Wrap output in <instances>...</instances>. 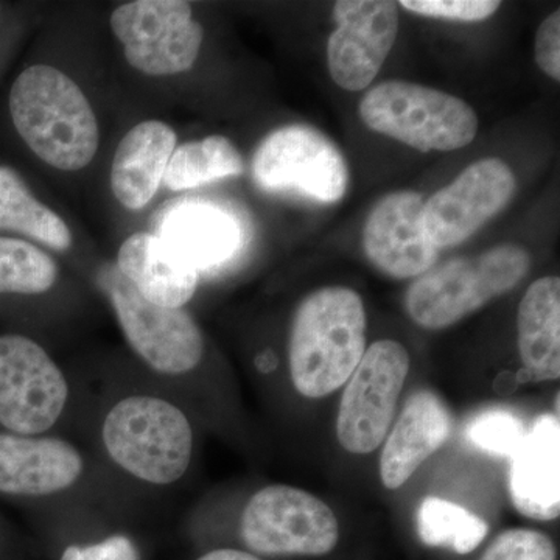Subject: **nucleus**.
<instances>
[{
    "label": "nucleus",
    "mask_w": 560,
    "mask_h": 560,
    "mask_svg": "<svg viewBox=\"0 0 560 560\" xmlns=\"http://www.w3.org/2000/svg\"><path fill=\"white\" fill-rule=\"evenodd\" d=\"M14 130L44 164L62 172L88 167L101 145V128L79 84L60 69L33 65L9 94Z\"/></svg>",
    "instance_id": "f257e3e1"
},
{
    "label": "nucleus",
    "mask_w": 560,
    "mask_h": 560,
    "mask_svg": "<svg viewBox=\"0 0 560 560\" xmlns=\"http://www.w3.org/2000/svg\"><path fill=\"white\" fill-rule=\"evenodd\" d=\"M366 311L357 291L326 287L301 302L291 323L290 378L307 399L346 385L366 352Z\"/></svg>",
    "instance_id": "f03ea898"
},
{
    "label": "nucleus",
    "mask_w": 560,
    "mask_h": 560,
    "mask_svg": "<svg viewBox=\"0 0 560 560\" xmlns=\"http://www.w3.org/2000/svg\"><path fill=\"white\" fill-rule=\"evenodd\" d=\"M102 441L109 458L140 481L168 486L189 470L194 430L186 412L156 396H128L105 416Z\"/></svg>",
    "instance_id": "7ed1b4c3"
},
{
    "label": "nucleus",
    "mask_w": 560,
    "mask_h": 560,
    "mask_svg": "<svg viewBox=\"0 0 560 560\" xmlns=\"http://www.w3.org/2000/svg\"><path fill=\"white\" fill-rule=\"evenodd\" d=\"M529 268V254L515 245L452 259L411 283L405 308L423 329H447L514 289Z\"/></svg>",
    "instance_id": "20e7f679"
},
{
    "label": "nucleus",
    "mask_w": 560,
    "mask_h": 560,
    "mask_svg": "<svg viewBox=\"0 0 560 560\" xmlns=\"http://www.w3.org/2000/svg\"><path fill=\"white\" fill-rule=\"evenodd\" d=\"M360 117L372 131L411 149L455 151L469 145L478 117L466 102L410 81H385L360 102Z\"/></svg>",
    "instance_id": "39448f33"
},
{
    "label": "nucleus",
    "mask_w": 560,
    "mask_h": 560,
    "mask_svg": "<svg viewBox=\"0 0 560 560\" xmlns=\"http://www.w3.org/2000/svg\"><path fill=\"white\" fill-rule=\"evenodd\" d=\"M246 547L265 556H326L340 541V523L329 504L287 485L257 490L241 518Z\"/></svg>",
    "instance_id": "423d86ee"
},
{
    "label": "nucleus",
    "mask_w": 560,
    "mask_h": 560,
    "mask_svg": "<svg viewBox=\"0 0 560 560\" xmlns=\"http://www.w3.org/2000/svg\"><path fill=\"white\" fill-rule=\"evenodd\" d=\"M410 364L399 341L381 340L366 348L338 408L337 438L346 452L370 455L381 447L396 419Z\"/></svg>",
    "instance_id": "0eeeda50"
},
{
    "label": "nucleus",
    "mask_w": 560,
    "mask_h": 560,
    "mask_svg": "<svg viewBox=\"0 0 560 560\" xmlns=\"http://www.w3.org/2000/svg\"><path fill=\"white\" fill-rule=\"evenodd\" d=\"M110 31L128 65L150 77L187 72L198 60L205 31L183 0H136L110 14Z\"/></svg>",
    "instance_id": "6e6552de"
},
{
    "label": "nucleus",
    "mask_w": 560,
    "mask_h": 560,
    "mask_svg": "<svg viewBox=\"0 0 560 560\" xmlns=\"http://www.w3.org/2000/svg\"><path fill=\"white\" fill-rule=\"evenodd\" d=\"M253 176L267 191H294L330 205L348 189L345 156L323 132L291 125L271 132L253 158Z\"/></svg>",
    "instance_id": "1a4fd4ad"
},
{
    "label": "nucleus",
    "mask_w": 560,
    "mask_h": 560,
    "mask_svg": "<svg viewBox=\"0 0 560 560\" xmlns=\"http://www.w3.org/2000/svg\"><path fill=\"white\" fill-rule=\"evenodd\" d=\"M68 399V381L43 346L0 335V423L7 430L39 436L61 418Z\"/></svg>",
    "instance_id": "9d476101"
},
{
    "label": "nucleus",
    "mask_w": 560,
    "mask_h": 560,
    "mask_svg": "<svg viewBox=\"0 0 560 560\" xmlns=\"http://www.w3.org/2000/svg\"><path fill=\"white\" fill-rule=\"evenodd\" d=\"M105 287L128 345L151 370L176 377L201 363L205 338L190 313L143 300L117 270L106 276Z\"/></svg>",
    "instance_id": "9b49d317"
},
{
    "label": "nucleus",
    "mask_w": 560,
    "mask_h": 560,
    "mask_svg": "<svg viewBox=\"0 0 560 560\" xmlns=\"http://www.w3.org/2000/svg\"><path fill=\"white\" fill-rule=\"evenodd\" d=\"M515 190L510 165L497 158L474 162L425 202L423 223L431 243L441 249L466 242L510 205Z\"/></svg>",
    "instance_id": "f8f14e48"
},
{
    "label": "nucleus",
    "mask_w": 560,
    "mask_h": 560,
    "mask_svg": "<svg viewBox=\"0 0 560 560\" xmlns=\"http://www.w3.org/2000/svg\"><path fill=\"white\" fill-rule=\"evenodd\" d=\"M337 28L327 43L331 79L359 92L378 75L399 32V7L388 0H340L334 5Z\"/></svg>",
    "instance_id": "ddd939ff"
},
{
    "label": "nucleus",
    "mask_w": 560,
    "mask_h": 560,
    "mask_svg": "<svg viewBox=\"0 0 560 560\" xmlns=\"http://www.w3.org/2000/svg\"><path fill=\"white\" fill-rule=\"evenodd\" d=\"M422 197L401 190L386 195L368 217L363 246L375 268L396 279H418L434 267L440 249L423 223Z\"/></svg>",
    "instance_id": "4468645a"
},
{
    "label": "nucleus",
    "mask_w": 560,
    "mask_h": 560,
    "mask_svg": "<svg viewBox=\"0 0 560 560\" xmlns=\"http://www.w3.org/2000/svg\"><path fill=\"white\" fill-rule=\"evenodd\" d=\"M83 469V456L68 441L0 433V492L51 495L72 488Z\"/></svg>",
    "instance_id": "2eb2a0df"
},
{
    "label": "nucleus",
    "mask_w": 560,
    "mask_h": 560,
    "mask_svg": "<svg viewBox=\"0 0 560 560\" xmlns=\"http://www.w3.org/2000/svg\"><path fill=\"white\" fill-rule=\"evenodd\" d=\"M452 431L444 401L422 389L412 393L383 441L381 480L388 490L400 489L423 463L440 451Z\"/></svg>",
    "instance_id": "dca6fc26"
},
{
    "label": "nucleus",
    "mask_w": 560,
    "mask_h": 560,
    "mask_svg": "<svg viewBox=\"0 0 560 560\" xmlns=\"http://www.w3.org/2000/svg\"><path fill=\"white\" fill-rule=\"evenodd\" d=\"M510 489L515 510L533 521L560 514V427L558 416L544 415L526 433L511 458Z\"/></svg>",
    "instance_id": "f3484780"
},
{
    "label": "nucleus",
    "mask_w": 560,
    "mask_h": 560,
    "mask_svg": "<svg viewBox=\"0 0 560 560\" xmlns=\"http://www.w3.org/2000/svg\"><path fill=\"white\" fill-rule=\"evenodd\" d=\"M117 271L143 300L167 308H183L200 282V271L161 235L150 232H136L121 243Z\"/></svg>",
    "instance_id": "a211bd4d"
},
{
    "label": "nucleus",
    "mask_w": 560,
    "mask_h": 560,
    "mask_svg": "<svg viewBox=\"0 0 560 560\" xmlns=\"http://www.w3.org/2000/svg\"><path fill=\"white\" fill-rule=\"evenodd\" d=\"M176 147V131L162 120L140 121L124 136L110 165V190L124 208L149 206Z\"/></svg>",
    "instance_id": "6ab92c4d"
},
{
    "label": "nucleus",
    "mask_w": 560,
    "mask_h": 560,
    "mask_svg": "<svg viewBox=\"0 0 560 560\" xmlns=\"http://www.w3.org/2000/svg\"><path fill=\"white\" fill-rule=\"evenodd\" d=\"M517 342L523 364L539 381L560 375V279L530 283L517 313Z\"/></svg>",
    "instance_id": "aec40b11"
},
{
    "label": "nucleus",
    "mask_w": 560,
    "mask_h": 560,
    "mask_svg": "<svg viewBox=\"0 0 560 560\" xmlns=\"http://www.w3.org/2000/svg\"><path fill=\"white\" fill-rule=\"evenodd\" d=\"M161 237L200 271L230 259L241 243V231L223 210L184 205L164 220Z\"/></svg>",
    "instance_id": "412c9836"
},
{
    "label": "nucleus",
    "mask_w": 560,
    "mask_h": 560,
    "mask_svg": "<svg viewBox=\"0 0 560 560\" xmlns=\"http://www.w3.org/2000/svg\"><path fill=\"white\" fill-rule=\"evenodd\" d=\"M0 231H14L57 250L72 246L66 221L36 200L13 168L0 165Z\"/></svg>",
    "instance_id": "4be33fe9"
},
{
    "label": "nucleus",
    "mask_w": 560,
    "mask_h": 560,
    "mask_svg": "<svg viewBox=\"0 0 560 560\" xmlns=\"http://www.w3.org/2000/svg\"><path fill=\"white\" fill-rule=\"evenodd\" d=\"M243 172L245 164L234 143L215 135L176 147L162 183L168 190L183 191Z\"/></svg>",
    "instance_id": "5701e85b"
},
{
    "label": "nucleus",
    "mask_w": 560,
    "mask_h": 560,
    "mask_svg": "<svg viewBox=\"0 0 560 560\" xmlns=\"http://www.w3.org/2000/svg\"><path fill=\"white\" fill-rule=\"evenodd\" d=\"M418 536L430 548H448L466 556L477 550L489 534V525L458 503L427 497L416 514Z\"/></svg>",
    "instance_id": "b1692460"
},
{
    "label": "nucleus",
    "mask_w": 560,
    "mask_h": 560,
    "mask_svg": "<svg viewBox=\"0 0 560 560\" xmlns=\"http://www.w3.org/2000/svg\"><path fill=\"white\" fill-rule=\"evenodd\" d=\"M58 267L49 254L21 238L0 235V294H43L54 289Z\"/></svg>",
    "instance_id": "393cba45"
},
{
    "label": "nucleus",
    "mask_w": 560,
    "mask_h": 560,
    "mask_svg": "<svg viewBox=\"0 0 560 560\" xmlns=\"http://www.w3.org/2000/svg\"><path fill=\"white\" fill-rule=\"evenodd\" d=\"M526 433L528 429L525 422L514 412L503 408L482 411L466 427L467 440L475 447L510 459L521 448Z\"/></svg>",
    "instance_id": "a878e982"
},
{
    "label": "nucleus",
    "mask_w": 560,
    "mask_h": 560,
    "mask_svg": "<svg viewBox=\"0 0 560 560\" xmlns=\"http://www.w3.org/2000/svg\"><path fill=\"white\" fill-rule=\"evenodd\" d=\"M555 541L536 529L515 528L499 534L480 560H556Z\"/></svg>",
    "instance_id": "bb28decb"
},
{
    "label": "nucleus",
    "mask_w": 560,
    "mask_h": 560,
    "mask_svg": "<svg viewBox=\"0 0 560 560\" xmlns=\"http://www.w3.org/2000/svg\"><path fill=\"white\" fill-rule=\"evenodd\" d=\"M400 5L405 10L434 18V20L456 22H480L488 20L501 2L492 0H404Z\"/></svg>",
    "instance_id": "cd10ccee"
},
{
    "label": "nucleus",
    "mask_w": 560,
    "mask_h": 560,
    "mask_svg": "<svg viewBox=\"0 0 560 560\" xmlns=\"http://www.w3.org/2000/svg\"><path fill=\"white\" fill-rule=\"evenodd\" d=\"M61 560H140V552L130 537L114 534L90 547L70 545L62 552Z\"/></svg>",
    "instance_id": "c85d7f7f"
},
{
    "label": "nucleus",
    "mask_w": 560,
    "mask_h": 560,
    "mask_svg": "<svg viewBox=\"0 0 560 560\" xmlns=\"http://www.w3.org/2000/svg\"><path fill=\"white\" fill-rule=\"evenodd\" d=\"M536 61L541 72L560 80V11H555L544 22L536 35Z\"/></svg>",
    "instance_id": "c756f323"
},
{
    "label": "nucleus",
    "mask_w": 560,
    "mask_h": 560,
    "mask_svg": "<svg viewBox=\"0 0 560 560\" xmlns=\"http://www.w3.org/2000/svg\"><path fill=\"white\" fill-rule=\"evenodd\" d=\"M197 560H260L253 552L234 550V548H220V550H213L206 552Z\"/></svg>",
    "instance_id": "7c9ffc66"
}]
</instances>
